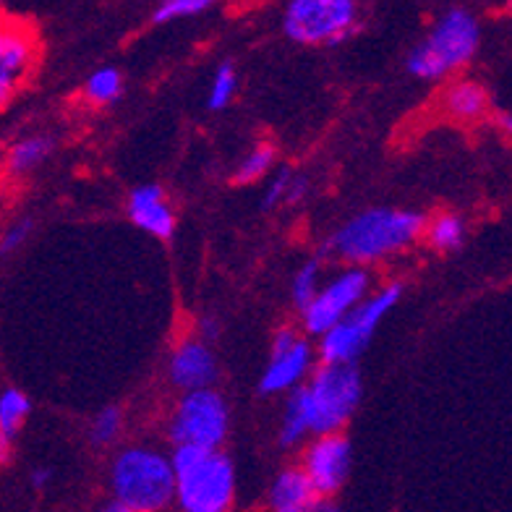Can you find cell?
<instances>
[{"label":"cell","instance_id":"6da1fadb","mask_svg":"<svg viewBox=\"0 0 512 512\" xmlns=\"http://www.w3.org/2000/svg\"><path fill=\"white\" fill-rule=\"evenodd\" d=\"M426 220L411 209H369L337 230L327 249L351 264H371L411 246Z\"/></svg>","mask_w":512,"mask_h":512},{"label":"cell","instance_id":"7a4b0ae2","mask_svg":"<svg viewBox=\"0 0 512 512\" xmlns=\"http://www.w3.org/2000/svg\"><path fill=\"white\" fill-rule=\"evenodd\" d=\"M176 502L183 512H230L236 499V468L220 450L176 447Z\"/></svg>","mask_w":512,"mask_h":512},{"label":"cell","instance_id":"3957f363","mask_svg":"<svg viewBox=\"0 0 512 512\" xmlns=\"http://www.w3.org/2000/svg\"><path fill=\"white\" fill-rule=\"evenodd\" d=\"M110 492L136 512H162L176 499L173 458L152 447H126L110 465Z\"/></svg>","mask_w":512,"mask_h":512},{"label":"cell","instance_id":"277c9868","mask_svg":"<svg viewBox=\"0 0 512 512\" xmlns=\"http://www.w3.org/2000/svg\"><path fill=\"white\" fill-rule=\"evenodd\" d=\"M290 400L301 408L311 434L340 432L361 400V374L356 364L324 361L311 379L290 392Z\"/></svg>","mask_w":512,"mask_h":512},{"label":"cell","instance_id":"5b68a950","mask_svg":"<svg viewBox=\"0 0 512 512\" xmlns=\"http://www.w3.org/2000/svg\"><path fill=\"white\" fill-rule=\"evenodd\" d=\"M481 29L473 14L463 8H452L434 24L426 40H421L408 55V71L416 79H445L447 74L468 66L479 50Z\"/></svg>","mask_w":512,"mask_h":512},{"label":"cell","instance_id":"8992f818","mask_svg":"<svg viewBox=\"0 0 512 512\" xmlns=\"http://www.w3.org/2000/svg\"><path fill=\"white\" fill-rule=\"evenodd\" d=\"M400 296H403V285L398 283L384 285L377 293L366 296L348 317L340 319L330 332H324L322 340H319V356H322V361L353 364L366 345H369L379 322L395 309Z\"/></svg>","mask_w":512,"mask_h":512},{"label":"cell","instance_id":"52a82bcc","mask_svg":"<svg viewBox=\"0 0 512 512\" xmlns=\"http://www.w3.org/2000/svg\"><path fill=\"white\" fill-rule=\"evenodd\" d=\"M283 29L298 45H340L358 29L356 0H288Z\"/></svg>","mask_w":512,"mask_h":512},{"label":"cell","instance_id":"ba28073f","mask_svg":"<svg viewBox=\"0 0 512 512\" xmlns=\"http://www.w3.org/2000/svg\"><path fill=\"white\" fill-rule=\"evenodd\" d=\"M228 405L215 390H191L178 400L170 416L168 437L176 447H204L220 450L228 437Z\"/></svg>","mask_w":512,"mask_h":512},{"label":"cell","instance_id":"9c48e42d","mask_svg":"<svg viewBox=\"0 0 512 512\" xmlns=\"http://www.w3.org/2000/svg\"><path fill=\"white\" fill-rule=\"evenodd\" d=\"M366 296H369V275L361 267L340 272L335 280H330L324 288H319L314 301L301 311L304 314L306 332L322 337L340 319L348 317Z\"/></svg>","mask_w":512,"mask_h":512},{"label":"cell","instance_id":"30bf717a","mask_svg":"<svg viewBox=\"0 0 512 512\" xmlns=\"http://www.w3.org/2000/svg\"><path fill=\"white\" fill-rule=\"evenodd\" d=\"M311 369V345L293 330H280L272 343L270 364L259 379L262 395L293 392L301 387Z\"/></svg>","mask_w":512,"mask_h":512},{"label":"cell","instance_id":"8fae6325","mask_svg":"<svg viewBox=\"0 0 512 512\" xmlns=\"http://www.w3.org/2000/svg\"><path fill=\"white\" fill-rule=\"evenodd\" d=\"M301 468L317 486L322 497H332L343 489L348 473H351V445L340 432L319 434L304 452Z\"/></svg>","mask_w":512,"mask_h":512},{"label":"cell","instance_id":"7c38bea8","mask_svg":"<svg viewBox=\"0 0 512 512\" xmlns=\"http://www.w3.org/2000/svg\"><path fill=\"white\" fill-rule=\"evenodd\" d=\"M168 374L170 382L181 387V390H204L217 377L215 353L209 351V345L204 340L189 337V340L176 345V351L170 356Z\"/></svg>","mask_w":512,"mask_h":512},{"label":"cell","instance_id":"4fadbf2b","mask_svg":"<svg viewBox=\"0 0 512 512\" xmlns=\"http://www.w3.org/2000/svg\"><path fill=\"white\" fill-rule=\"evenodd\" d=\"M34 40L29 27L6 21L0 32V100L6 102L32 66Z\"/></svg>","mask_w":512,"mask_h":512},{"label":"cell","instance_id":"5bb4252c","mask_svg":"<svg viewBox=\"0 0 512 512\" xmlns=\"http://www.w3.org/2000/svg\"><path fill=\"white\" fill-rule=\"evenodd\" d=\"M128 217L136 228L147 230L149 236L170 238L176 230V215L173 207L165 199V191L155 183L149 186H139L128 196Z\"/></svg>","mask_w":512,"mask_h":512},{"label":"cell","instance_id":"9a60e30c","mask_svg":"<svg viewBox=\"0 0 512 512\" xmlns=\"http://www.w3.org/2000/svg\"><path fill=\"white\" fill-rule=\"evenodd\" d=\"M319 502L322 494L301 465L277 473L270 486L272 512H319Z\"/></svg>","mask_w":512,"mask_h":512},{"label":"cell","instance_id":"2e32d148","mask_svg":"<svg viewBox=\"0 0 512 512\" xmlns=\"http://www.w3.org/2000/svg\"><path fill=\"white\" fill-rule=\"evenodd\" d=\"M445 110L458 121H479L489 110V95L476 81H458L445 92Z\"/></svg>","mask_w":512,"mask_h":512},{"label":"cell","instance_id":"e0dca14e","mask_svg":"<svg viewBox=\"0 0 512 512\" xmlns=\"http://www.w3.org/2000/svg\"><path fill=\"white\" fill-rule=\"evenodd\" d=\"M53 139L45 134L24 136L16 144H11L6 155V168L11 176H27L34 168H40L42 162L53 155Z\"/></svg>","mask_w":512,"mask_h":512},{"label":"cell","instance_id":"ac0fdd59","mask_svg":"<svg viewBox=\"0 0 512 512\" xmlns=\"http://www.w3.org/2000/svg\"><path fill=\"white\" fill-rule=\"evenodd\" d=\"M29 411H32V403L21 390L16 387H6L3 395H0V445L3 450H8V445L14 442L19 429L27 421Z\"/></svg>","mask_w":512,"mask_h":512},{"label":"cell","instance_id":"d6986e66","mask_svg":"<svg viewBox=\"0 0 512 512\" xmlns=\"http://www.w3.org/2000/svg\"><path fill=\"white\" fill-rule=\"evenodd\" d=\"M463 238H465V223L458 215H452V212L437 215L432 223L426 225V241L432 243L437 251L460 249Z\"/></svg>","mask_w":512,"mask_h":512},{"label":"cell","instance_id":"ffe728a7","mask_svg":"<svg viewBox=\"0 0 512 512\" xmlns=\"http://www.w3.org/2000/svg\"><path fill=\"white\" fill-rule=\"evenodd\" d=\"M123 92V76L118 68L113 66H105L100 71L89 76L87 84H84V95L89 100L95 102V105H110L121 97Z\"/></svg>","mask_w":512,"mask_h":512},{"label":"cell","instance_id":"44dd1931","mask_svg":"<svg viewBox=\"0 0 512 512\" xmlns=\"http://www.w3.org/2000/svg\"><path fill=\"white\" fill-rule=\"evenodd\" d=\"M238 89V76H236V66L230 61L220 63L212 76V84H209V97L207 105L209 110H225L233 102Z\"/></svg>","mask_w":512,"mask_h":512},{"label":"cell","instance_id":"7402d4cb","mask_svg":"<svg viewBox=\"0 0 512 512\" xmlns=\"http://www.w3.org/2000/svg\"><path fill=\"white\" fill-rule=\"evenodd\" d=\"M217 0H160V6L155 8L152 21L155 24H168V21L191 19L215 6Z\"/></svg>","mask_w":512,"mask_h":512},{"label":"cell","instance_id":"603a6c76","mask_svg":"<svg viewBox=\"0 0 512 512\" xmlns=\"http://www.w3.org/2000/svg\"><path fill=\"white\" fill-rule=\"evenodd\" d=\"M319 277H322V270H319L317 259L306 262L296 272V277H293V304L298 306V311H304L319 293Z\"/></svg>","mask_w":512,"mask_h":512},{"label":"cell","instance_id":"cb8c5ba5","mask_svg":"<svg viewBox=\"0 0 512 512\" xmlns=\"http://www.w3.org/2000/svg\"><path fill=\"white\" fill-rule=\"evenodd\" d=\"M272 162H275V152L272 147L262 144V147H254L249 155L243 157L241 165L236 168V183H254L272 168Z\"/></svg>","mask_w":512,"mask_h":512},{"label":"cell","instance_id":"d4e9b609","mask_svg":"<svg viewBox=\"0 0 512 512\" xmlns=\"http://www.w3.org/2000/svg\"><path fill=\"white\" fill-rule=\"evenodd\" d=\"M121 429H123V416L118 408H105L95 416L92 421V429H89V437L92 442L100 447L105 445H113L115 439L121 437Z\"/></svg>","mask_w":512,"mask_h":512},{"label":"cell","instance_id":"484cf974","mask_svg":"<svg viewBox=\"0 0 512 512\" xmlns=\"http://www.w3.org/2000/svg\"><path fill=\"white\" fill-rule=\"evenodd\" d=\"M290 183H293V173L288 168H283L272 178V183L267 186L262 196V209H277L280 204H288V194H290Z\"/></svg>","mask_w":512,"mask_h":512},{"label":"cell","instance_id":"4316f807","mask_svg":"<svg viewBox=\"0 0 512 512\" xmlns=\"http://www.w3.org/2000/svg\"><path fill=\"white\" fill-rule=\"evenodd\" d=\"M29 233H32V220H19V223L8 225L6 233H3V241H0L3 254H14L16 249H21L27 243Z\"/></svg>","mask_w":512,"mask_h":512},{"label":"cell","instance_id":"83f0119b","mask_svg":"<svg viewBox=\"0 0 512 512\" xmlns=\"http://www.w3.org/2000/svg\"><path fill=\"white\" fill-rule=\"evenodd\" d=\"M306 189H309V181H306V178L293 176V183H290V194H288V204L301 202V199L306 196Z\"/></svg>","mask_w":512,"mask_h":512},{"label":"cell","instance_id":"f1b7e54d","mask_svg":"<svg viewBox=\"0 0 512 512\" xmlns=\"http://www.w3.org/2000/svg\"><path fill=\"white\" fill-rule=\"evenodd\" d=\"M50 479H53L50 468H34L32 476H29V481H32L34 489H45V486L50 484Z\"/></svg>","mask_w":512,"mask_h":512},{"label":"cell","instance_id":"f546056e","mask_svg":"<svg viewBox=\"0 0 512 512\" xmlns=\"http://www.w3.org/2000/svg\"><path fill=\"white\" fill-rule=\"evenodd\" d=\"M97 512H136L134 507H128V505H123L121 499H110V502H105V505L100 507V510Z\"/></svg>","mask_w":512,"mask_h":512},{"label":"cell","instance_id":"4dcf8cb0","mask_svg":"<svg viewBox=\"0 0 512 512\" xmlns=\"http://www.w3.org/2000/svg\"><path fill=\"white\" fill-rule=\"evenodd\" d=\"M217 332H220V327H217L215 319H204L202 322V340H215Z\"/></svg>","mask_w":512,"mask_h":512},{"label":"cell","instance_id":"1f68e13d","mask_svg":"<svg viewBox=\"0 0 512 512\" xmlns=\"http://www.w3.org/2000/svg\"><path fill=\"white\" fill-rule=\"evenodd\" d=\"M499 126H502V131H505V134L512 136V113L502 115V118H499Z\"/></svg>","mask_w":512,"mask_h":512},{"label":"cell","instance_id":"d6a6232c","mask_svg":"<svg viewBox=\"0 0 512 512\" xmlns=\"http://www.w3.org/2000/svg\"><path fill=\"white\" fill-rule=\"evenodd\" d=\"M507 11H510V14H512V0H507Z\"/></svg>","mask_w":512,"mask_h":512},{"label":"cell","instance_id":"836d02e7","mask_svg":"<svg viewBox=\"0 0 512 512\" xmlns=\"http://www.w3.org/2000/svg\"><path fill=\"white\" fill-rule=\"evenodd\" d=\"M319 512H335V510H319Z\"/></svg>","mask_w":512,"mask_h":512}]
</instances>
